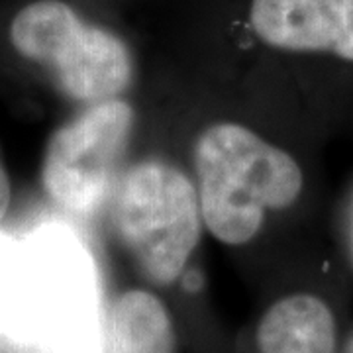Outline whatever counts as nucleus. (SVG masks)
<instances>
[{"label": "nucleus", "instance_id": "obj_5", "mask_svg": "<svg viewBox=\"0 0 353 353\" xmlns=\"http://www.w3.org/2000/svg\"><path fill=\"white\" fill-rule=\"evenodd\" d=\"M134 118L126 101L108 99L57 128L41 163V185L51 201L73 214L97 212L120 181Z\"/></svg>", "mask_w": 353, "mask_h": 353}, {"label": "nucleus", "instance_id": "obj_3", "mask_svg": "<svg viewBox=\"0 0 353 353\" xmlns=\"http://www.w3.org/2000/svg\"><path fill=\"white\" fill-rule=\"evenodd\" d=\"M10 41L77 102L116 99L130 85L132 55L126 43L110 30L85 22L61 0L24 6L10 24Z\"/></svg>", "mask_w": 353, "mask_h": 353}, {"label": "nucleus", "instance_id": "obj_7", "mask_svg": "<svg viewBox=\"0 0 353 353\" xmlns=\"http://www.w3.org/2000/svg\"><path fill=\"white\" fill-rule=\"evenodd\" d=\"M257 353H336V320L314 294H290L273 304L257 328Z\"/></svg>", "mask_w": 353, "mask_h": 353}, {"label": "nucleus", "instance_id": "obj_6", "mask_svg": "<svg viewBox=\"0 0 353 353\" xmlns=\"http://www.w3.org/2000/svg\"><path fill=\"white\" fill-rule=\"evenodd\" d=\"M250 20L271 48L353 61V0H252Z\"/></svg>", "mask_w": 353, "mask_h": 353}, {"label": "nucleus", "instance_id": "obj_10", "mask_svg": "<svg viewBox=\"0 0 353 353\" xmlns=\"http://www.w3.org/2000/svg\"><path fill=\"white\" fill-rule=\"evenodd\" d=\"M343 353H353V336H352V340L347 341V345H345V352Z\"/></svg>", "mask_w": 353, "mask_h": 353}, {"label": "nucleus", "instance_id": "obj_8", "mask_svg": "<svg viewBox=\"0 0 353 353\" xmlns=\"http://www.w3.org/2000/svg\"><path fill=\"white\" fill-rule=\"evenodd\" d=\"M173 322L163 303L145 290H128L110 306L101 353H173Z\"/></svg>", "mask_w": 353, "mask_h": 353}, {"label": "nucleus", "instance_id": "obj_2", "mask_svg": "<svg viewBox=\"0 0 353 353\" xmlns=\"http://www.w3.org/2000/svg\"><path fill=\"white\" fill-rule=\"evenodd\" d=\"M201 201L192 181L175 165L145 159L120 176L112 224L141 275L171 285L201 240Z\"/></svg>", "mask_w": 353, "mask_h": 353}, {"label": "nucleus", "instance_id": "obj_9", "mask_svg": "<svg viewBox=\"0 0 353 353\" xmlns=\"http://www.w3.org/2000/svg\"><path fill=\"white\" fill-rule=\"evenodd\" d=\"M8 206H10V181L0 161V222L8 212Z\"/></svg>", "mask_w": 353, "mask_h": 353}, {"label": "nucleus", "instance_id": "obj_4", "mask_svg": "<svg viewBox=\"0 0 353 353\" xmlns=\"http://www.w3.org/2000/svg\"><path fill=\"white\" fill-rule=\"evenodd\" d=\"M24 301L30 340L53 353H94V267L67 230L46 228L24 241Z\"/></svg>", "mask_w": 353, "mask_h": 353}, {"label": "nucleus", "instance_id": "obj_1", "mask_svg": "<svg viewBox=\"0 0 353 353\" xmlns=\"http://www.w3.org/2000/svg\"><path fill=\"white\" fill-rule=\"evenodd\" d=\"M201 214L226 245H243L267 210L287 208L303 190V171L285 150L234 122L206 128L194 145Z\"/></svg>", "mask_w": 353, "mask_h": 353}]
</instances>
